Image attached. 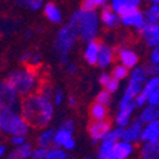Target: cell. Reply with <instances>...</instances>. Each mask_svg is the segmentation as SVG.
<instances>
[{"label":"cell","mask_w":159,"mask_h":159,"mask_svg":"<svg viewBox=\"0 0 159 159\" xmlns=\"http://www.w3.org/2000/svg\"><path fill=\"white\" fill-rule=\"evenodd\" d=\"M117 57H118V60H120V62L122 65H125L126 68H129V69L135 68V66L138 65V62H139L138 54H136L134 50L127 48V47H124V48L118 50Z\"/></svg>","instance_id":"15"},{"label":"cell","mask_w":159,"mask_h":159,"mask_svg":"<svg viewBox=\"0 0 159 159\" xmlns=\"http://www.w3.org/2000/svg\"><path fill=\"white\" fill-rule=\"evenodd\" d=\"M144 14H145L147 23L159 24V4H152Z\"/></svg>","instance_id":"29"},{"label":"cell","mask_w":159,"mask_h":159,"mask_svg":"<svg viewBox=\"0 0 159 159\" xmlns=\"http://www.w3.org/2000/svg\"><path fill=\"white\" fill-rule=\"evenodd\" d=\"M5 152H7L5 147H4V145H2V144H0V159H2V158L5 155Z\"/></svg>","instance_id":"54"},{"label":"cell","mask_w":159,"mask_h":159,"mask_svg":"<svg viewBox=\"0 0 159 159\" xmlns=\"http://www.w3.org/2000/svg\"><path fill=\"white\" fill-rule=\"evenodd\" d=\"M18 92L8 80L0 82V111L14 110L18 103Z\"/></svg>","instance_id":"6"},{"label":"cell","mask_w":159,"mask_h":159,"mask_svg":"<svg viewBox=\"0 0 159 159\" xmlns=\"http://www.w3.org/2000/svg\"><path fill=\"white\" fill-rule=\"evenodd\" d=\"M10 143L17 148V147H20V145L25 144L27 141H25V136H23V135H14V136H11Z\"/></svg>","instance_id":"41"},{"label":"cell","mask_w":159,"mask_h":159,"mask_svg":"<svg viewBox=\"0 0 159 159\" xmlns=\"http://www.w3.org/2000/svg\"><path fill=\"white\" fill-rule=\"evenodd\" d=\"M101 23L107 28H116L121 23V17L115 13L110 5H104L101 11Z\"/></svg>","instance_id":"14"},{"label":"cell","mask_w":159,"mask_h":159,"mask_svg":"<svg viewBox=\"0 0 159 159\" xmlns=\"http://www.w3.org/2000/svg\"><path fill=\"white\" fill-rule=\"evenodd\" d=\"M129 76H130L131 80H135V82H138V83L144 84L145 82H147L149 74H148L147 68H145V66H139V65H136L135 68L131 69Z\"/></svg>","instance_id":"26"},{"label":"cell","mask_w":159,"mask_h":159,"mask_svg":"<svg viewBox=\"0 0 159 159\" xmlns=\"http://www.w3.org/2000/svg\"><path fill=\"white\" fill-rule=\"evenodd\" d=\"M136 107L135 102H131L127 104H118V112L115 117V124L117 127H122L125 129L126 126L130 125L131 122V116L134 113Z\"/></svg>","instance_id":"10"},{"label":"cell","mask_w":159,"mask_h":159,"mask_svg":"<svg viewBox=\"0 0 159 159\" xmlns=\"http://www.w3.org/2000/svg\"><path fill=\"white\" fill-rule=\"evenodd\" d=\"M73 134H74V132H71V131H69V130H66V129L60 126V129L56 130V132H55V140H54L55 147L62 148V145L68 141L70 138H73Z\"/></svg>","instance_id":"28"},{"label":"cell","mask_w":159,"mask_h":159,"mask_svg":"<svg viewBox=\"0 0 159 159\" xmlns=\"http://www.w3.org/2000/svg\"><path fill=\"white\" fill-rule=\"evenodd\" d=\"M79 37V28H78V20L71 16L69 22L59 30L55 42H54V48L60 56L62 55H69V52L74 47L76 39Z\"/></svg>","instance_id":"5"},{"label":"cell","mask_w":159,"mask_h":159,"mask_svg":"<svg viewBox=\"0 0 159 159\" xmlns=\"http://www.w3.org/2000/svg\"><path fill=\"white\" fill-rule=\"evenodd\" d=\"M145 68H147V71H148L149 75H157V76H159V64L158 65L149 64V65L145 66Z\"/></svg>","instance_id":"44"},{"label":"cell","mask_w":159,"mask_h":159,"mask_svg":"<svg viewBox=\"0 0 159 159\" xmlns=\"http://www.w3.org/2000/svg\"><path fill=\"white\" fill-rule=\"evenodd\" d=\"M141 159H159V141L144 143L140 150Z\"/></svg>","instance_id":"20"},{"label":"cell","mask_w":159,"mask_h":159,"mask_svg":"<svg viewBox=\"0 0 159 159\" xmlns=\"http://www.w3.org/2000/svg\"><path fill=\"white\" fill-rule=\"evenodd\" d=\"M73 16L78 20L79 37L82 38V41L88 43L96 39L99 31V23H101V18L96 13V10L85 11L83 9H79L75 13H73Z\"/></svg>","instance_id":"3"},{"label":"cell","mask_w":159,"mask_h":159,"mask_svg":"<svg viewBox=\"0 0 159 159\" xmlns=\"http://www.w3.org/2000/svg\"><path fill=\"white\" fill-rule=\"evenodd\" d=\"M110 3V0H96V4L98 8H103L104 5H107Z\"/></svg>","instance_id":"52"},{"label":"cell","mask_w":159,"mask_h":159,"mask_svg":"<svg viewBox=\"0 0 159 159\" xmlns=\"http://www.w3.org/2000/svg\"><path fill=\"white\" fill-rule=\"evenodd\" d=\"M110 7L120 17L124 16V14H126V13L130 11L131 9H134V7H131L126 2V0H110Z\"/></svg>","instance_id":"27"},{"label":"cell","mask_w":159,"mask_h":159,"mask_svg":"<svg viewBox=\"0 0 159 159\" xmlns=\"http://www.w3.org/2000/svg\"><path fill=\"white\" fill-rule=\"evenodd\" d=\"M30 124L16 110L0 111V131L5 135H23L25 136L30 131Z\"/></svg>","instance_id":"4"},{"label":"cell","mask_w":159,"mask_h":159,"mask_svg":"<svg viewBox=\"0 0 159 159\" xmlns=\"http://www.w3.org/2000/svg\"><path fill=\"white\" fill-rule=\"evenodd\" d=\"M76 70H78V68H76V65L75 64H68V73L70 74V75H74L75 73H76Z\"/></svg>","instance_id":"49"},{"label":"cell","mask_w":159,"mask_h":159,"mask_svg":"<svg viewBox=\"0 0 159 159\" xmlns=\"http://www.w3.org/2000/svg\"><path fill=\"white\" fill-rule=\"evenodd\" d=\"M43 14L45 17L54 24H59L62 22V13L54 3H47L43 5Z\"/></svg>","instance_id":"19"},{"label":"cell","mask_w":159,"mask_h":159,"mask_svg":"<svg viewBox=\"0 0 159 159\" xmlns=\"http://www.w3.org/2000/svg\"><path fill=\"white\" fill-rule=\"evenodd\" d=\"M126 2H127L131 7H134V8H139V5L141 4L143 0H126Z\"/></svg>","instance_id":"50"},{"label":"cell","mask_w":159,"mask_h":159,"mask_svg":"<svg viewBox=\"0 0 159 159\" xmlns=\"http://www.w3.org/2000/svg\"><path fill=\"white\" fill-rule=\"evenodd\" d=\"M158 88H159V76L153 75L152 78H148L147 82L143 84V90L141 92H143L144 94L149 96V94L153 93L154 90H157Z\"/></svg>","instance_id":"30"},{"label":"cell","mask_w":159,"mask_h":159,"mask_svg":"<svg viewBox=\"0 0 159 159\" xmlns=\"http://www.w3.org/2000/svg\"><path fill=\"white\" fill-rule=\"evenodd\" d=\"M138 118L144 125L159 120V104H147L145 107H143Z\"/></svg>","instance_id":"18"},{"label":"cell","mask_w":159,"mask_h":159,"mask_svg":"<svg viewBox=\"0 0 159 159\" xmlns=\"http://www.w3.org/2000/svg\"><path fill=\"white\" fill-rule=\"evenodd\" d=\"M43 3L45 0H27V7L31 10H39L43 8Z\"/></svg>","instance_id":"38"},{"label":"cell","mask_w":159,"mask_h":159,"mask_svg":"<svg viewBox=\"0 0 159 159\" xmlns=\"http://www.w3.org/2000/svg\"><path fill=\"white\" fill-rule=\"evenodd\" d=\"M121 23L125 27H131V28L141 31V28L147 24V20H145L144 13L140 11L139 8H134L130 11H127L126 14L121 16Z\"/></svg>","instance_id":"8"},{"label":"cell","mask_w":159,"mask_h":159,"mask_svg":"<svg viewBox=\"0 0 159 159\" xmlns=\"http://www.w3.org/2000/svg\"><path fill=\"white\" fill-rule=\"evenodd\" d=\"M46 153H47V148L39 147V145H38V148L33 149L31 159H43V158H45V155H46Z\"/></svg>","instance_id":"35"},{"label":"cell","mask_w":159,"mask_h":159,"mask_svg":"<svg viewBox=\"0 0 159 159\" xmlns=\"http://www.w3.org/2000/svg\"><path fill=\"white\" fill-rule=\"evenodd\" d=\"M41 61H42V57H41V55L38 54V52H32V56H31V60H30V62H28V65L31 66V68H37V66L41 64Z\"/></svg>","instance_id":"39"},{"label":"cell","mask_w":159,"mask_h":159,"mask_svg":"<svg viewBox=\"0 0 159 159\" xmlns=\"http://www.w3.org/2000/svg\"><path fill=\"white\" fill-rule=\"evenodd\" d=\"M43 159H70V157L66 154L65 149L60 147H55V148L47 149V153Z\"/></svg>","instance_id":"31"},{"label":"cell","mask_w":159,"mask_h":159,"mask_svg":"<svg viewBox=\"0 0 159 159\" xmlns=\"http://www.w3.org/2000/svg\"><path fill=\"white\" fill-rule=\"evenodd\" d=\"M22 115L31 126H47L54 117L52 97H48L41 92L37 94H31L25 97L22 103Z\"/></svg>","instance_id":"1"},{"label":"cell","mask_w":159,"mask_h":159,"mask_svg":"<svg viewBox=\"0 0 159 159\" xmlns=\"http://www.w3.org/2000/svg\"><path fill=\"white\" fill-rule=\"evenodd\" d=\"M122 127H116L111 129V131L101 140V145L98 149V159H104L106 155L108 154V152L113 148V145L122 139Z\"/></svg>","instance_id":"7"},{"label":"cell","mask_w":159,"mask_h":159,"mask_svg":"<svg viewBox=\"0 0 159 159\" xmlns=\"http://www.w3.org/2000/svg\"><path fill=\"white\" fill-rule=\"evenodd\" d=\"M150 64H153V65L159 64V46L153 47V50L150 52Z\"/></svg>","instance_id":"42"},{"label":"cell","mask_w":159,"mask_h":159,"mask_svg":"<svg viewBox=\"0 0 159 159\" xmlns=\"http://www.w3.org/2000/svg\"><path fill=\"white\" fill-rule=\"evenodd\" d=\"M61 127H64V129H66V130L74 132L75 125H74V121H73V120H65V121L61 124Z\"/></svg>","instance_id":"47"},{"label":"cell","mask_w":159,"mask_h":159,"mask_svg":"<svg viewBox=\"0 0 159 159\" xmlns=\"http://www.w3.org/2000/svg\"><path fill=\"white\" fill-rule=\"evenodd\" d=\"M132 153H134V145L132 143L125 141V140H118L113 148L108 152L104 159H127Z\"/></svg>","instance_id":"9"},{"label":"cell","mask_w":159,"mask_h":159,"mask_svg":"<svg viewBox=\"0 0 159 159\" xmlns=\"http://www.w3.org/2000/svg\"><path fill=\"white\" fill-rule=\"evenodd\" d=\"M135 103H136V107H145V106L148 104V96L147 94H144L143 92H140V93L135 97Z\"/></svg>","instance_id":"36"},{"label":"cell","mask_w":159,"mask_h":159,"mask_svg":"<svg viewBox=\"0 0 159 159\" xmlns=\"http://www.w3.org/2000/svg\"><path fill=\"white\" fill-rule=\"evenodd\" d=\"M8 80L16 88L18 94L22 97H28L34 93L38 87V78L33 68H23L11 71Z\"/></svg>","instance_id":"2"},{"label":"cell","mask_w":159,"mask_h":159,"mask_svg":"<svg viewBox=\"0 0 159 159\" xmlns=\"http://www.w3.org/2000/svg\"><path fill=\"white\" fill-rule=\"evenodd\" d=\"M98 52H99V42L93 39V41L88 42L84 48V60L89 65H96L98 60Z\"/></svg>","instance_id":"21"},{"label":"cell","mask_w":159,"mask_h":159,"mask_svg":"<svg viewBox=\"0 0 159 159\" xmlns=\"http://www.w3.org/2000/svg\"><path fill=\"white\" fill-rule=\"evenodd\" d=\"M143 90V84L141 83H138L135 80H129L126 88H125V92H124V96L122 98L124 99H129V101H132L135 99V97L140 93V92Z\"/></svg>","instance_id":"23"},{"label":"cell","mask_w":159,"mask_h":159,"mask_svg":"<svg viewBox=\"0 0 159 159\" xmlns=\"http://www.w3.org/2000/svg\"><path fill=\"white\" fill-rule=\"evenodd\" d=\"M60 64H61V65H68V64H69V55H62V56H60Z\"/></svg>","instance_id":"51"},{"label":"cell","mask_w":159,"mask_h":159,"mask_svg":"<svg viewBox=\"0 0 159 159\" xmlns=\"http://www.w3.org/2000/svg\"><path fill=\"white\" fill-rule=\"evenodd\" d=\"M68 103H69L70 107H75V106H76V98L74 96H70L68 98Z\"/></svg>","instance_id":"53"},{"label":"cell","mask_w":159,"mask_h":159,"mask_svg":"<svg viewBox=\"0 0 159 159\" xmlns=\"http://www.w3.org/2000/svg\"><path fill=\"white\" fill-rule=\"evenodd\" d=\"M141 141L143 143L159 141V120L144 125V129L141 132Z\"/></svg>","instance_id":"17"},{"label":"cell","mask_w":159,"mask_h":159,"mask_svg":"<svg viewBox=\"0 0 159 159\" xmlns=\"http://www.w3.org/2000/svg\"><path fill=\"white\" fill-rule=\"evenodd\" d=\"M55 130L54 129H45L41 134L38 135V145L39 147H43V148H48L54 144V140H55Z\"/></svg>","instance_id":"25"},{"label":"cell","mask_w":159,"mask_h":159,"mask_svg":"<svg viewBox=\"0 0 159 159\" xmlns=\"http://www.w3.org/2000/svg\"><path fill=\"white\" fill-rule=\"evenodd\" d=\"M97 8L98 7L96 4V0H83V3H82V9L85 11H93Z\"/></svg>","instance_id":"37"},{"label":"cell","mask_w":159,"mask_h":159,"mask_svg":"<svg viewBox=\"0 0 159 159\" xmlns=\"http://www.w3.org/2000/svg\"><path fill=\"white\" fill-rule=\"evenodd\" d=\"M31 56H32V52L31 51H25V52H23L22 56H20V61L24 62V64H28L30 60H31Z\"/></svg>","instance_id":"48"},{"label":"cell","mask_w":159,"mask_h":159,"mask_svg":"<svg viewBox=\"0 0 159 159\" xmlns=\"http://www.w3.org/2000/svg\"><path fill=\"white\" fill-rule=\"evenodd\" d=\"M118 87H120V80H117V79H115L113 76L110 79V82L106 84L103 88L106 89V90H108L110 93L112 94V93H116V92L118 90Z\"/></svg>","instance_id":"34"},{"label":"cell","mask_w":159,"mask_h":159,"mask_svg":"<svg viewBox=\"0 0 159 159\" xmlns=\"http://www.w3.org/2000/svg\"><path fill=\"white\" fill-rule=\"evenodd\" d=\"M32 152V147L28 143H25L20 147H17L13 152H10L9 155L5 157V159H31Z\"/></svg>","instance_id":"22"},{"label":"cell","mask_w":159,"mask_h":159,"mask_svg":"<svg viewBox=\"0 0 159 159\" xmlns=\"http://www.w3.org/2000/svg\"><path fill=\"white\" fill-rule=\"evenodd\" d=\"M148 2H150L152 4H159V0H148Z\"/></svg>","instance_id":"57"},{"label":"cell","mask_w":159,"mask_h":159,"mask_svg":"<svg viewBox=\"0 0 159 159\" xmlns=\"http://www.w3.org/2000/svg\"><path fill=\"white\" fill-rule=\"evenodd\" d=\"M108 116V110L107 106L101 104L98 102H96L93 106L90 107V117L92 120L94 121H101V120H106Z\"/></svg>","instance_id":"24"},{"label":"cell","mask_w":159,"mask_h":159,"mask_svg":"<svg viewBox=\"0 0 159 159\" xmlns=\"http://www.w3.org/2000/svg\"><path fill=\"white\" fill-rule=\"evenodd\" d=\"M84 159H94V158H84Z\"/></svg>","instance_id":"58"},{"label":"cell","mask_w":159,"mask_h":159,"mask_svg":"<svg viewBox=\"0 0 159 159\" xmlns=\"http://www.w3.org/2000/svg\"><path fill=\"white\" fill-rule=\"evenodd\" d=\"M32 34H33V32H32L31 30H28L27 32H25V34H24V36L27 37V38H30V37H32Z\"/></svg>","instance_id":"56"},{"label":"cell","mask_w":159,"mask_h":159,"mask_svg":"<svg viewBox=\"0 0 159 159\" xmlns=\"http://www.w3.org/2000/svg\"><path fill=\"white\" fill-rule=\"evenodd\" d=\"M144 129V124L136 118V120L131 121L129 126H126L122 130V140L129 141V143H138L139 140H141V132Z\"/></svg>","instance_id":"12"},{"label":"cell","mask_w":159,"mask_h":159,"mask_svg":"<svg viewBox=\"0 0 159 159\" xmlns=\"http://www.w3.org/2000/svg\"><path fill=\"white\" fill-rule=\"evenodd\" d=\"M113 50L107 43H99V52H98V60L97 65L101 69H107L113 61Z\"/></svg>","instance_id":"16"},{"label":"cell","mask_w":159,"mask_h":159,"mask_svg":"<svg viewBox=\"0 0 159 159\" xmlns=\"http://www.w3.org/2000/svg\"><path fill=\"white\" fill-rule=\"evenodd\" d=\"M14 2H16V3H18V4H19V5H22V7H24V5L27 7V0H14Z\"/></svg>","instance_id":"55"},{"label":"cell","mask_w":159,"mask_h":159,"mask_svg":"<svg viewBox=\"0 0 159 159\" xmlns=\"http://www.w3.org/2000/svg\"><path fill=\"white\" fill-rule=\"evenodd\" d=\"M129 70H130L129 68H126L125 65L120 64V65H116L115 68L112 69L111 75H112L115 79H117V80H124V79H126V78L130 75V71H129Z\"/></svg>","instance_id":"32"},{"label":"cell","mask_w":159,"mask_h":159,"mask_svg":"<svg viewBox=\"0 0 159 159\" xmlns=\"http://www.w3.org/2000/svg\"><path fill=\"white\" fill-rule=\"evenodd\" d=\"M52 102L55 106H60L64 102V93L61 89H56L54 92V96H52Z\"/></svg>","instance_id":"40"},{"label":"cell","mask_w":159,"mask_h":159,"mask_svg":"<svg viewBox=\"0 0 159 159\" xmlns=\"http://www.w3.org/2000/svg\"><path fill=\"white\" fill-rule=\"evenodd\" d=\"M89 135L93 143L101 141L106 135L111 131V124L107 120H101V121H92L89 125Z\"/></svg>","instance_id":"11"},{"label":"cell","mask_w":159,"mask_h":159,"mask_svg":"<svg viewBox=\"0 0 159 159\" xmlns=\"http://www.w3.org/2000/svg\"><path fill=\"white\" fill-rule=\"evenodd\" d=\"M75 140H74V138H70L68 141H66L64 145H62V149H65L66 152H68V150H73L74 148H75Z\"/></svg>","instance_id":"46"},{"label":"cell","mask_w":159,"mask_h":159,"mask_svg":"<svg viewBox=\"0 0 159 159\" xmlns=\"http://www.w3.org/2000/svg\"><path fill=\"white\" fill-rule=\"evenodd\" d=\"M140 33L148 46H150L152 48L159 46V24L147 23L141 28Z\"/></svg>","instance_id":"13"},{"label":"cell","mask_w":159,"mask_h":159,"mask_svg":"<svg viewBox=\"0 0 159 159\" xmlns=\"http://www.w3.org/2000/svg\"><path fill=\"white\" fill-rule=\"evenodd\" d=\"M111 101H112V94L106 89L101 90L96 97V102H98L101 104H104V106H108L111 103Z\"/></svg>","instance_id":"33"},{"label":"cell","mask_w":159,"mask_h":159,"mask_svg":"<svg viewBox=\"0 0 159 159\" xmlns=\"http://www.w3.org/2000/svg\"><path fill=\"white\" fill-rule=\"evenodd\" d=\"M148 104H159V88L148 96Z\"/></svg>","instance_id":"43"},{"label":"cell","mask_w":159,"mask_h":159,"mask_svg":"<svg viewBox=\"0 0 159 159\" xmlns=\"http://www.w3.org/2000/svg\"><path fill=\"white\" fill-rule=\"evenodd\" d=\"M112 78V75L111 74H108V73H102L101 75H99V84L102 85V87H104L106 84H107L108 82H110V79Z\"/></svg>","instance_id":"45"}]
</instances>
